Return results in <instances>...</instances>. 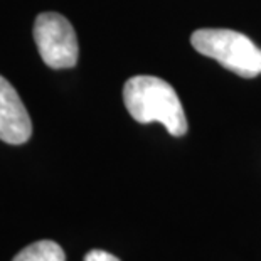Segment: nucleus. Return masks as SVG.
Wrapping results in <instances>:
<instances>
[{"label":"nucleus","mask_w":261,"mask_h":261,"mask_svg":"<svg viewBox=\"0 0 261 261\" xmlns=\"http://www.w3.org/2000/svg\"><path fill=\"white\" fill-rule=\"evenodd\" d=\"M191 44L202 56L216 59L241 77L261 74V49L248 36L231 29H199Z\"/></svg>","instance_id":"obj_2"},{"label":"nucleus","mask_w":261,"mask_h":261,"mask_svg":"<svg viewBox=\"0 0 261 261\" xmlns=\"http://www.w3.org/2000/svg\"><path fill=\"white\" fill-rule=\"evenodd\" d=\"M123 101L138 123H162L170 135L187 132V118L175 90L157 76H133L123 86Z\"/></svg>","instance_id":"obj_1"},{"label":"nucleus","mask_w":261,"mask_h":261,"mask_svg":"<svg viewBox=\"0 0 261 261\" xmlns=\"http://www.w3.org/2000/svg\"><path fill=\"white\" fill-rule=\"evenodd\" d=\"M85 261H120L115 254L103 251V249H91L90 253H86Z\"/></svg>","instance_id":"obj_6"},{"label":"nucleus","mask_w":261,"mask_h":261,"mask_svg":"<svg viewBox=\"0 0 261 261\" xmlns=\"http://www.w3.org/2000/svg\"><path fill=\"white\" fill-rule=\"evenodd\" d=\"M12 261H66V254L58 243L42 240L25 246Z\"/></svg>","instance_id":"obj_5"},{"label":"nucleus","mask_w":261,"mask_h":261,"mask_svg":"<svg viewBox=\"0 0 261 261\" xmlns=\"http://www.w3.org/2000/svg\"><path fill=\"white\" fill-rule=\"evenodd\" d=\"M32 135V121L15 88L0 76V140L22 145Z\"/></svg>","instance_id":"obj_4"},{"label":"nucleus","mask_w":261,"mask_h":261,"mask_svg":"<svg viewBox=\"0 0 261 261\" xmlns=\"http://www.w3.org/2000/svg\"><path fill=\"white\" fill-rule=\"evenodd\" d=\"M34 41L42 61L53 69L77 63V39L71 22L58 12H42L34 22Z\"/></svg>","instance_id":"obj_3"}]
</instances>
